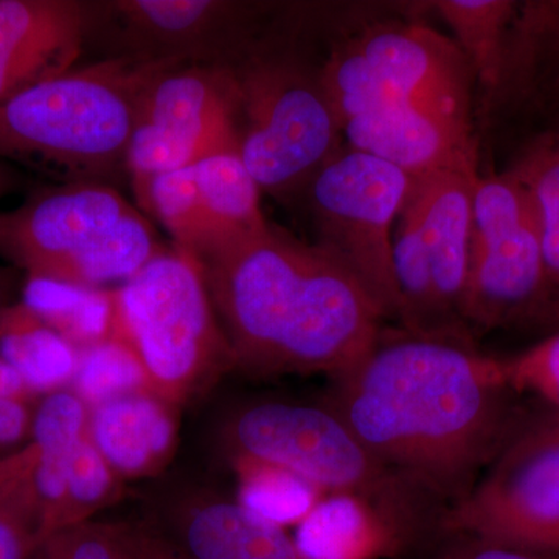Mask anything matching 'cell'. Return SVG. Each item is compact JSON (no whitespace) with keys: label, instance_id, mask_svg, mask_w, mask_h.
I'll return each mask as SVG.
<instances>
[{"label":"cell","instance_id":"obj_1","mask_svg":"<svg viewBox=\"0 0 559 559\" xmlns=\"http://www.w3.org/2000/svg\"><path fill=\"white\" fill-rule=\"evenodd\" d=\"M334 381L331 409L374 457L444 509L468 495L521 429L502 359L466 341L381 331Z\"/></svg>","mask_w":559,"mask_h":559},{"label":"cell","instance_id":"obj_2","mask_svg":"<svg viewBox=\"0 0 559 559\" xmlns=\"http://www.w3.org/2000/svg\"><path fill=\"white\" fill-rule=\"evenodd\" d=\"M197 263L235 369L337 380L380 337L384 312L347 266L271 224Z\"/></svg>","mask_w":559,"mask_h":559},{"label":"cell","instance_id":"obj_3","mask_svg":"<svg viewBox=\"0 0 559 559\" xmlns=\"http://www.w3.org/2000/svg\"><path fill=\"white\" fill-rule=\"evenodd\" d=\"M175 62L103 58L22 92L0 105V156L69 182L127 170L143 92Z\"/></svg>","mask_w":559,"mask_h":559},{"label":"cell","instance_id":"obj_4","mask_svg":"<svg viewBox=\"0 0 559 559\" xmlns=\"http://www.w3.org/2000/svg\"><path fill=\"white\" fill-rule=\"evenodd\" d=\"M110 300V337L134 353L150 392L165 403H186L235 369L204 275L179 249L154 257Z\"/></svg>","mask_w":559,"mask_h":559},{"label":"cell","instance_id":"obj_5","mask_svg":"<svg viewBox=\"0 0 559 559\" xmlns=\"http://www.w3.org/2000/svg\"><path fill=\"white\" fill-rule=\"evenodd\" d=\"M235 455L288 469L323 495H359L401 509L443 513L437 500L385 466L331 407L253 404L227 428Z\"/></svg>","mask_w":559,"mask_h":559},{"label":"cell","instance_id":"obj_6","mask_svg":"<svg viewBox=\"0 0 559 559\" xmlns=\"http://www.w3.org/2000/svg\"><path fill=\"white\" fill-rule=\"evenodd\" d=\"M550 300L532 193L514 171L479 176L474 190L463 322L481 330L516 322L539 323Z\"/></svg>","mask_w":559,"mask_h":559},{"label":"cell","instance_id":"obj_7","mask_svg":"<svg viewBox=\"0 0 559 559\" xmlns=\"http://www.w3.org/2000/svg\"><path fill=\"white\" fill-rule=\"evenodd\" d=\"M415 179L370 154L337 151L305 193L318 242L366 286L385 318L399 314L393 226Z\"/></svg>","mask_w":559,"mask_h":559},{"label":"cell","instance_id":"obj_8","mask_svg":"<svg viewBox=\"0 0 559 559\" xmlns=\"http://www.w3.org/2000/svg\"><path fill=\"white\" fill-rule=\"evenodd\" d=\"M234 72L245 116L238 150L257 186L275 197L307 189L337 153L341 132L319 80L286 62L253 61Z\"/></svg>","mask_w":559,"mask_h":559},{"label":"cell","instance_id":"obj_9","mask_svg":"<svg viewBox=\"0 0 559 559\" xmlns=\"http://www.w3.org/2000/svg\"><path fill=\"white\" fill-rule=\"evenodd\" d=\"M238 105L234 69L175 62L157 73L143 92L128 150L134 187L238 148Z\"/></svg>","mask_w":559,"mask_h":559},{"label":"cell","instance_id":"obj_10","mask_svg":"<svg viewBox=\"0 0 559 559\" xmlns=\"http://www.w3.org/2000/svg\"><path fill=\"white\" fill-rule=\"evenodd\" d=\"M440 533L559 554V440L522 426L487 476L444 509Z\"/></svg>","mask_w":559,"mask_h":559},{"label":"cell","instance_id":"obj_11","mask_svg":"<svg viewBox=\"0 0 559 559\" xmlns=\"http://www.w3.org/2000/svg\"><path fill=\"white\" fill-rule=\"evenodd\" d=\"M87 39L102 35L108 58L231 68L240 3L215 0L90 2ZM87 43V40H86Z\"/></svg>","mask_w":559,"mask_h":559},{"label":"cell","instance_id":"obj_12","mask_svg":"<svg viewBox=\"0 0 559 559\" xmlns=\"http://www.w3.org/2000/svg\"><path fill=\"white\" fill-rule=\"evenodd\" d=\"M135 210L109 183L68 182L0 215V253L24 267L31 278H49L66 260Z\"/></svg>","mask_w":559,"mask_h":559},{"label":"cell","instance_id":"obj_13","mask_svg":"<svg viewBox=\"0 0 559 559\" xmlns=\"http://www.w3.org/2000/svg\"><path fill=\"white\" fill-rule=\"evenodd\" d=\"M440 533V516L359 495L323 496L297 525V549L308 559H396Z\"/></svg>","mask_w":559,"mask_h":559},{"label":"cell","instance_id":"obj_14","mask_svg":"<svg viewBox=\"0 0 559 559\" xmlns=\"http://www.w3.org/2000/svg\"><path fill=\"white\" fill-rule=\"evenodd\" d=\"M349 148L419 179L433 173H477L469 117L418 105L395 106L347 121Z\"/></svg>","mask_w":559,"mask_h":559},{"label":"cell","instance_id":"obj_15","mask_svg":"<svg viewBox=\"0 0 559 559\" xmlns=\"http://www.w3.org/2000/svg\"><path fill=\"white\" fill-rule=\"evenodd\" d=\"M90 21V2L0 0V105L73 69Z\"/></svg>","mask_w":559,"mask_h":559},{"label":"cell","instance_id":"obj_16","mask_svg":"<svg viewBox=\"0 0 559 559\" xmlns=\"http://www.w3.org/2000/svg\"><path fill=\"white\" fill-rule=\"evenodd\" d=\"M479 173L443 171L415 179L406 205L417 219L428 252L441 316L466 341L462 307L473 242L474 190Z\"/></svg>","mask_w":559,"mask_h":559},{"label":"cell","instance_id":"obj_17","mask_svg":"<svg viewBox=\"0 0 559 559\" xmlns=\"http://www.w3.org/2000/svg\"><path fill=\"white\" fill-rule=\"evenodd\" d=\"M355 47L407 102L469 117L474 75L454 40L432 28L395 25L367 33Z\"/></svg>","mask_w":559,"mask_h":559},{"label":"cell","instance_id":"obj_18","mask_svg":"<svg viewBox=\"0 0 559 559\" xmlns=\"http://www.w3.org/2000/svg\"><path fill=\"white\" fill-rule=\"evenodd\" d=\"M173 532L191 559H308L283 527L226 499L204 496L180 503Z\"/></svg>","mask_w":559,"mask_h":559},{"label":"cell","instance_id":"obj_19","mask_svg":"<svg viewBox=\"0 0 559 559\" xmlns=\"http://www.w3.org/2000/svg\"><path fill=\"white\" fill-rule=\"evenodd\" d=\"M87 437L119 477H142L170 459L178 437L171 404L131 393L91 409Z\"/></svg>","mask_w":559,"mask_h":559},{"label":"cell","instance_id":"obj_20","mask_svg":"<svg viewBox=\"0 0 559 559\" xmlns=\"http://www.w3.org/2000/svg\"><path fill=\"white\" fill-rule=\"evenodd\" d=\"M87 425V406L73 390L47 393L33 412L32 443L38 448V460L32 481L43 544L57 528L70 459L79 441L86 436Z\"/></svg>","mask_w":559,"mask_h":559},{"label":"cell","instance_id":"obj_21","mask_svg":"<svg viewBox=\"0 0 559 559\" xmlns=\"http://www.w3.org/2000/svg\"><path fill=\"white\" fill-rule=\"evenodd\" d=\"M193 171L213 230L212 248L201 259L270 227L261 212L260 187L246 168L240 150L209 154L193 165Z\"/></svg>","mask_w":559,"mask_h":559},{"label":"cell","instance_id":"obj_22","mask_svg":"<svg viewBox=\"0 0 559 559\" xmlns=\"http://www.w3.org/2000/svg\"><path fill=\"white\" fill-rule=\"evenodd\" d=\"M499 94H514L520 98L559 97V0L518 7L496 92Z\"/></svg>","mask_w":559,"mask_h":559},{"label":"cell","instance_id":"obj_23","mask_svg":"<svg viewBox=\"0 0 559 559\" xmlns=\"http://www.w3.org/2000/svg\"><path fill=\"white\" fill-rule=\"evenodd\" d=\"M79 358L80 349L28 305L0 308V359L21 374L33 395L70 384Z\"/></svg>","mask_w":559,"mask_h":559},{"label":"cell","instance_id":"obj_24","mask_svg":"<svg viewBox=\"0 0 559 559\" xmlns=\"http://www.w3.org/2000/svg\"><path fill=\"white\" fill-rule=\"evenodd\" d=\"M165 249L150 221L135 210L44 280L98 289L106 283L127 282Z\"/></svg>","mask_w":559,"mask_h":559},{"label":"cell","instance_id":"obj_25","mask_svg":"<svg viewBox=\"0 0 559 559\" xmlns=\"http://www.w3.org/2000/svg\"><path fill=\"white\" fill-rule=\"evenodd\" d=\"M520 3L509 0H440L441 20L450 25L463 57L488 94L496 95L502 79L511 22Z\"/></svg>","mask_w":559,"mask_h":559},{"label":"cell","instance_id":"obj_26","mask_svg":"<svg viewBox=\"0 0 559 559\" xmlns=\"http://www.w3.org/2000/svg\"><path fill=\"white\" fill-rule=\"evenodd\" d=\"M134 189L140 204L171 235L176 249L197 261L212 248V224L202 204L193 165L153 176Z\"/></svg>","mask_w":559,"mask_h":559},{"label":"cell","instance_id":"obj_27","mask_svg":"<svg viewBox=\"0 0 559 559\" xmlns=\"http://www.w3.org/2000/svg\"><path fill=\"white\" fill-rule=\"evenodd\" d=\"M25 305L75 348H87L110 337V293L31 278L25 290Z\"/></svg>","mask_w":559,"mask_h":559},{"label":"cell","instance_id":"obj_28","mask_svg":"<svg viewBox=\"0 0 559 559\" xmlns=\"http://www.w3.org/2000/svg\"><path fill=\"white\" fill-rule=\"evenodd\" d=\"M235 469L238 503L280 527L299 524L325 496L297 474L260 460L235 455Z\"/></svg>","mask_w":559,"mask_h":559},{"label":"cell","instance_id":"obj_29","mask_svg":"<svg viewBox=\"0 0 559 559\" xmlns=\"http://www.w3.org/2000/svg\"><path fill=\"white\" fill-rule=\"evenodd\" d=\"M340 127L347 121L407 102L356 47L336 51L326 62L319 79Z\"/></svg>","mask_w":559,"mask_h":559},{"label":"cell","instance_id":"obj_30","mask_svg":"<svg viewBox=\"0 0 559 559\" xmlns=\"http://www.w3.org/2000/svg\"><path fill=\"white\" fill-rule=\"evenodd\" d=\"M36 460L33 443L7 457L0 476V559H31L43 546L32 481Z\"/></svg>","mask_w":559,"mask_h":559},{"label":"cell","instance_id":"obj_31","mask_svg":"<svg viewBox=\"0 0 559 559\" xmlns=\"http://www.w3.org/2000/svg\"><path fill=\"white\" fill-rule=\"evenodd\" d=\"M70 384L91 409L131 393L150 392L142 364L114 337L80 349L79 367Z\"/></svg>","mask_w":559,"mask_h":559},{"label":"cell","instance_id":"obj_32","mask_svg":"<svg viewBox=\"0 0 559 559\" xmlns=\"http://www.w3.org/2000/svg\"><path fill=\"white\" fill-rule=\"evenodd\" d=\"M527 186L538 212L551 299L559 297V142L538 146L513 170ZM551 301V300H550ZM550 305V304H549ZM549 308V307H547Z\"/></svg>","mask_w":559,"mask_h":559},{"label":"cell","instance_id":"obj_33","mask_svg":"<svg viewBox=\"0 0 559 559\" xmlns=\"http://www.w3.org/2000/svg\"><path fill=\"white\" fill-rule=\"evenodd\" d=\"M119 476L114 473L90 437H83L70 459L64 500L55 533L90 521L119 492ZM50 538V536H49Z\"/></svg>","mask_w":559,"mask_h":559},{"label":"cell","instance_id":"obj_34","mask_svg":"<svg viewBox=\"0 0 559 559\" xmlns=\"http://www.w3.org/2000/svg\"><path fill=\"white\" fill-rule=\"evenodd\" d=\"M502 364L514 393H532L559 409V331Z\"/></svg>","mask_w":559,"mask_h":559},{"label":"cell","instance_id":"obj_35","mask_svg":"<svg viewBox=\"0 0 559 559\" xmlns=\"http://www.w3.org/2000/svg\"><path fill=\"white\" fill-rule=\"evenodd\" d=\"M124 536L130 559H191L170 536L143 525H124Z\"/></svg>","mask_w":559,"mask_h":559},{"label":"cell","instance_id":"obj_36","mask_svg":"<svg viewBox=\"0 0 559 559\" xmlns=\"http://www.w3.org/2000/svg\"><path fill=\"white\" fill-rule=\"evenodd\" d=\"M451 547L441 555L443 559H559V554H538L495 546L469 536L452 535Z\"/></svg>","mask_w":559,"mask_h":559},{"label":"cell","instance_id":"obj_37","mask_svg":"<svg viewBox=\"0 0 559 559\" xmlns=\"http://www.w3.org/2000/svg\"><path fill=\"white\" fill-rule=\"evenodd\" d=\"M33 412L28 399H0V454L32 437Z\"/></svg>","mask_w":559,"mask_h":559},{"label":"cell","instance_id":"obj_38","mask_svg":"<svg viewBox=\"0 0 559 559\" xmlns=\"http://www.w3.org/2000/svg\"><path fill=\"white\" fill-rule=\"evenodd\" d=\"M32 390L16 370L0 359V399H28L32 400Z\"/></svg>","mask_w":559,"mask_h":559},{"label":"cell","instance_id":"obj_39","mask_svg":"<svg viewBox=\"0 0 559 559\" xmlns=\"http://www.w3.org/2000/svg\"><path fill=\"white\" fill-rule=\"evenodd\" d=\"M527 426L528 428L539 430V432L559 440V409H557V407H550V411L532 419Z\"/></svg>","mask_w":559,"mask_h":559},{"label":"cell","instance_id":"obj_40","mask_svg":"<svg viewBox=\"0 0 559 559\" xmlns=\"http://www.w3.org/2000/svg\"><path fill=\"white\" fill-rule=\"evenodd\" d=\"M539 325L551 330V333L559 331V297L551 299L549 308H547L543 319H540Z\"/></svg>","mask_w":559,"mask_h":559},{"label":"cell","instance_id":"obj_41","mask_svg":"<svg viewBox=\"0 0 559 559\" xmlns=\"http://www.w3.org/2000/svg\"><path fill=\"white\" fill-rule=\"evenodd\" d=\"M31 559H49L47 558L46 551L43 550V547H39L38 550L33 554V557Z\"/></svg>","mask_w":559,"mask_h":559},{"label":"cell","instance_id":"obj_42","mask_svg":"<svg viewBox=\"0 0 559 559\" xmlns=\"http://www.w3.org/2000/svg\"><path fill=\"white\" fill-rule=\"evenodd\" d=\"M3 466H5V457H0V476H2Z\"/></svg>","mask_w":559,"mask_h":559},{"label":"cell","instance_id":"obj_43","mask_svg":"<svg viewBox=\"0 0 559 559\" xmlns=\"http://www.w3.org/2000/svg\"><path fill=\"white\" fill-rule=\"evenodd\" d=\"M2 190H3V179H2V176H0V194H2Z\"/></svg>","mask_w":559,"mask_h":559},{"label":"cell","instance_id":"obj_44","mask_svg":"<svg viewBox=\"0 0 559 559\" xmlns=\"http://www.w3.org/2000/svg\"><path fill=\"white\" fill-rule=\"evenodd\" d=\"M558 142H559V138H557Z\"/></svg>","mask_w":559,"mask_h":559}]
</instances>
